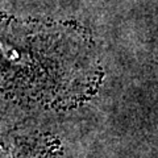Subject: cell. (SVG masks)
I'll return each mask as SVG.
<instances>
[{"instance_id": "6da1fadb", "label": "cell", "mask_w": 158, "mask_h": 158, "mask_svg": "<svg viewBox=\"0 0 158 158\" xmlns=\"http://www.w3.org/2000/svg\"><path fill=\"white\" fill-rule=\"evenodd\" d=\"M90 37L59 23L0 16V95L45 108H70L102 82Z\"/></svg>"}, {"instance_id": "7a4b0ae2", "label": "cell", "mask_w": 158, "mask_h": 158, "mask_svg": "<svg viewBox=\"0 0 158 158\" xmlns=\"http://www.w3.org/2000/svg\"><path fill=\"white\" fill-rule=\"evenodd\" d=\"M0 158H61L58 141L24 127H0Z\"/></svg>"}]
</instances>
